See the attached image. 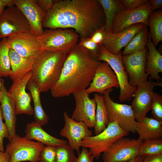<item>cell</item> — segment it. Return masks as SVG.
Returning a JSON list of instances; mask_svg holds the SVG:
<instances>
[{"instance_id": "f35d334b", "label": "cell", "mask_w": 162, "mask_h": 162, "mask_svg": "<svg viewBox=\"0 0 162 162\" xmlns=\"http://www.w3.org/2000/svg\"><path fill=\"white\" fill-rule=\"evenodd\" d=\"M78 154L74 162H94V158L86 148L82 147L81 152Z\"/></svg>"}, {"instance_id": "f546056e", "label": "cell", "mask_w": 162, "mask_h": 162, "mask_svg": "<svg viewBox=\"0 0 162 162\" xmlns=\"http://www.w3.org/2000/svg\"><path fill=\"white\" fill-rule=\"evenodd\" d=\"M102 8L105 17V30L111 32L115 15L124 9L120 0H98Z\"/></svg>"}, {"instance_id": "4dcf8cb0", "label": "cell", "mask_w": 162, "mask_h": 162, "mask_svg": "<svg viewBox=\"0 0 162 162\" xmlns=\"http://www.w3.org/2000/svg\"><path fill=\"white\" fill-rule=\"evenodd\" d=\"M9 50L7 38L2 39L0 41V81L2 77L10 76L11 73Z\"/></svg>"}, {"instance_id": "f1b7e54d", "label": "cell", "mask_w": 162, "mask_h": 162, "mask_svg": "<svg viewBox=\"0 0 162 162\" xmlns=\"http://www.w3.org/2000/svg\"><path fill=\"white\" fill-rule=\"evenodd\" d=\"M94 98L96 103L95 124L94 128L96 135L104 130L107 127L109 122L103 95L95 93Z\"/></svg>"}, {"instance_id": "4316f807", "label": "cell", "mask_w": 162, "mask_h": 162, "mask_svg": "<svg viewBox=\"0 0 162 162\" xmlns=\"http://www.w3.org/2000/svg\"><path fill=\"white\" fill-rule=\"evenodd\" d=\"M150 29L152 41L156 46L162 41V10L152 11L148 16L147 26Z\"/></svg>"}, {"instance_id": "7c38bea8", "label": "cell", "mask_w": 162, "mask_h": 162, "mask_svg": "<svg viewBox=\"0 0 162 162\" xmlns=\"http://www.w3.org/2000/svg\"><path fill=\"white\" fill-rule=\"evenodd\" d=\"M152 12L149 2L136 8L121 10L114 17L111 32L117 33L138 23L147 26L148 18Z\"/></svg>"}, {"instance_id": "ffe728a7", "label": "cell", "mask_w": 162, "mask_h": 162, "mask_svg": "<svg viewBox=\"0 0 162 162\" xmlns=\"http://www.w3.org/2000/svg\"><path fill=\"white\" fill-rule=\"evenodd\" d=\"M145 26L142 23L132 26L117 33L104 31L103 45L109 52L117 54L129 42L135 34Z\"/></svg>"}, {"instance_id": "484cf974", "label": "cell", "mask_w": 162, "mask_h": 162, "mask_svg": "<svg viewBox=\"0 0 162 162\" xmlns=\"http://www.w3.org/2000/svg\"><path fill=\"white\" fill-rule=\"evenodd\" d=\"M26 88L30 91L33 99L35 121L42 126L46 125L49 121V117L42 107L40 99V92L39 88L31 79L28 82Z\"/></svg>"}, {"instance_id": "3957f363", "label": "cell", "mask_w": 162, "mask_h": 162, "mask_svg": "<svg viewBox=\"0 0 162 162\" xmlns=\"http://www.w3.org/2000/svg\"><path fill=\"white\" fill-rule=\"evenodd\" d=\"M68 53L42 50L34 58L31 79L40 92L50 90L56 83Z\"/></svg>"}, {"instance_id": "7bdbcfd3", "label": "cell", "mask_w": 162, "mask_h": 162, "mask_svg": "<svg viewBox=\"0 0 162 162\" xmlns=\"http://www.w3.org/2000/svg\"><path fill=\"white\" fill-rule=\"evenodd\" d=\"M14 5L13 0H0V15L3 12L6 7Z\"/></svg>"}, {"instance_id": "cb8c5ba5", "label": "cell", "mask_w": 162, "mask_h": 162, "mask_svg": "<svg viewBox=\"0 0 162 162\" xmlns=\"http://www.w3.org/2000/svg\"><path fill=\"white\" fill-rule=\"evenodd\" d=\"M9 55L11 69L9 77L13 81L22 78L32 71L34 58L23 57L10 48Z\"/></svg>"}, {"instance_id": "52a82bcc", "label": "cell", "mask_w": 162, "mask_h": 162, "mask_svg": "<svg viewBox=\"0 0 162 162\" xmlns=\"http://www.w3.org/2000/svg\"><path fill=\"white\" fill-rule=\"evenodd\" d=\"M43 144L21 137L16 134L7 144L5 152L9 156L10 162L29 161L38 162Z\"/></svg>"}, {"instance_id": "e575fe53", "label": "cell", "mask_w": 162, "mask_h": 162, "mask_svg": "<svg viewBox=\"0 0 162 162\" xmlns=\"http://www.w3.org/2000/svg\"><path fill=\"white\" fill-rule=\"evenodd\" d=\"M56 146H44L40 152L39 162H56Z\"/></svg>"}, {"instance_id": "8d00e7d4", "label": "cell", "mask_w": 162, "mask_h": 162, "mask_svg": "<svg viewBox=\"0 0 162 162\" xmlns=\"http://www.w3.org/2000/svg\"><path fill=\"white\" fill-rule=\"evenodd\" d=\"M3 118L2 110L0 105V151L4 152L3 141L6 138L9 140L10 139L9 134L7 127L3 122Z\"/></svg>"}, {"instance_id": "7402d4cb", "label": "cell", "mask_w": 162, "mask_h": 162, "mask_svg": "<svg viewBox=\"0 0 162 162\" xmlns=\"http://www.w3.org/2000/svg\"><path fill=\"white\" fill-rule=\"evenodd\" d=\"M25 137L29 140H35L46 146H55L68 144L65 140L57 138L48 134L42 128V126L36 122L28 123L25 130Z\"/></svg>"}, {"instance_id": "2e32d148", "label": "cell", "mask_w": 162, "mask_h": 162, "mask_svg": "<svg viewBox=\"0 0 162 162\" xmlns=\"http://www.w3.org/2000/svg\"><path fill=\"white\" fill-rule=\"evenodd\" d=\"M8 45L20 56L34 58L42 49L36 36L30 32H21L7 38Z\"/></svg>"}, {"instance_id": "ac0fdd59", "label": "cell", "mask_w": 162, "mask_h": 162, "mask_svg": "<svg viewBox=\"0 0 162 162\" xmlns=\"http://www.w3.org/2000/svg\"><path fill=\"white\" fill-rule=\"evenodd\" d=\"M114 87L119 88L115 74L107 63L100 62L92 82L86 89V91L89 94L94 92L103 94L106 90Z\"/></svg>"}, {"instance_id": "8992f818", "label": "cell", "mask_w": 162, "mask_h": 162, "mask_svg": "<svg viewBox=\"0 0 162 162\" xmlns=\"http://www.w3.org/2000/svg\"><path fill=\"white\" fill-rule=\"evenodd\" d=\"M36 38L42 50L68 53L78 43L79 37L73 29L55 28L44 30Z\"/></svg>"}, {"instance_id": "d4e9b609", "label": "cell", "mask_w": 162, "mask_h": 162, "mask_svg": "<svg viewBox=\"0 0 162 162\" xmlns=\"http://www.w3.org/2000/svg\"><path fill=\"white\" fill-rule=\"evenodd\" d=\"M136 132L142 141L162 138V123L152 117L146 116L142 121L137 122Z\"/></svg>"}, {"instance_id": "60d3db41", "label": "cell", "mask_w": 162, "mask_h": 162, "mask_svg": "<svg viewBox=\"0 0 162 162\" xmlns=\"http://www.w3.org/2000/svg\"><path fill=\"white\" fill-rule=\"evenodd\" d=\"M104 30L105 27L104 26L95 31L90 37L93 42L100 46L102 44Z\"/></svg>"}, {"instance_id": "9a60e30c", "label": "cell", "mask_w": 162, "mask_h": 162, "mask_svg": "<svg viewBox=\"0 0 162 162\" xmlns=\"http://www.w3.org/2000/svg\"><path fill=\"white\" fill-rule=\"evenodd\" d=\"M162 83L147 81L138 86L131 105L137 122L142 121L151 110L155 87Z\"/></svg>"}, {"instance_id": "5b68a950", "label": "cell", "mask_w": 162, "mask_h": 162, "mask_svg": "<svg viewBox=\"0 0 162 162\" xmlns=\"http://www.w3.org/2000/svg\"><path fill=\"white\" fill-rule=\"evenodd\" d=\"M129 133L122 129L116 122L109 123L100 134L84 138L81 147L88 148L94 158L98 159L102 153L118 139L127 136Z\"/></svg>"}, {"instance_id": "1f68e13d", "label": "cell", "mask_w": 162, "mask_h": 162, "mask_svg": "<svg viewBox=\"0 0 162 162\" xmlns=\"http://www.w3.org/2000/svg\"><path fill=\"white\" fill-rule=\"evenodd\" d=\"M162 154V138L142 141L139 148V155L144 157Z\"/></svg>"}, {"instance_id": "30bf717a", "label": "cell", "mask_w": 162, "mask_h": 162, "mask_svg": "<svg viewBox=\"0 0 162 162\" xmlns=\"http://www.w3.org/2000/svg\"><path fill=\"white\" fill-rule=\"evenodd\" d=\"M25 32L31 30L23 14L14 5L7 7L0 15V39Z\"/></svg>"}, {"instance_id": "83f0119b", "label": "cell", "mask_w": 162, "mask_h": 162, "mask_svg": "<svg viewBox=\"0 0 162 162\" xmlns=\"http://www.w3.org/2000/svg\"><path fill=\"white\" fill-rule=\"evenodd\" d=\"M149 32L145 26L135 34L122 52V55H129L143 50L146 46Z\"/></svg>"}, {"instance_id": "f6af8a7d", "label": "cell", "mask_w": 162, "mask_h": 162, "mask_svg": "<svg viewBox=\"0 0 162 162\" xmlns=\"http://www.w3.org/2000/svg\"><path fill=\"white\" fill-rule=\"evenodd\" d=\"M9 155L5 152L0 151V162H10Z\"/></svg>"}, {"instance_id": "b9f144b4", "label": "cell", "mask_w": 162, "mask_h": 162, "mask_svg": "<svg viewBox=\"0 0 162 162\" xmlns=\"http://www.w3.org/2000/svg\"><path fill=\"white\" fill-rule=\"evenodd\" d=\"M142 162H162V154L144 157Z\"/></svg>"}, {"instance_id": "7dc6e473", "label": "cell", "mask_w": 162, "mask_h": 162, "mask_svg": "<svg viewBox=\"0 0 162 162\" xmlns=\"http://www.w3.org/2000/svg\"><path fill=\"white\" fill-rule=\"evenodd\" d=\"M2 99V93L0 89V102L1 101Z\"/></svg>"}, {"instance_id": "ba28073f", "label": "cell", "mask_w": 162, "mask_h": 162, "mask_svg": "<svg viewBox=\"0 0 162 162\" xmlns=\"http://www.w3.org/2000/svg\"><path fill=\"white\" fill-rule=\"evenodd\" d=\"M113 90L112 88L108 89L103 95L108 122H116L122 129L129 133H136L137 122L131 106L114 101L110 96Z\"/></svg>"}, {"instance_id": "d6986e66", "label": "cell", "mask_w": 162, "mask_h": 162, "mask_svg": "<svg viewBox=\"0 0 162 162\" xmlns=\"http://www.w3.org/2000/svg\"><path fill=\"white\" fill-rule=\"evenodd\" d=\"M14 5L21 11L29 25L31 33L36 37L44 32L43 23L46 14L38 6L34 0H13Z\"/></svg>"}, {"instance_id": "836d02e7", "label": "cell", "mask_w": 162, "mask_h": 162, "mask_svg": "<svg viewBox=\"0 0 162 162\" xmlns=\"http://www.w3.org/2000/svg\"><path fill=\"white\" fill-rule=\"evenodd\" d=\"M151 110L152 117L162 123V95L153 92Z\"/></svg>"}, {"instance_id": "ab89813d", "label": "cell", "mask_w": 162, "mask_h": 162, "mask_svg": "<svg viewBox=\"0 0 162 162\" xmlns=\"http://www.w3.org/2000/svg\"><path fill=\"white\" fill-rule=\"evenodd\" d=\"M38 6L46 14L53 8L57 0H34Z\"/></svg>"}, {"instance_id": "603a6c76", "label": "cell", "mask_w": 162, "mask_h": 162, "mask_svg": "<svg viewBox=\"0 0 162 162\" xmlns=\"http://www.w3.org/2000/svg\"><path fill=\"white\" fill-rule=\"evenodd\" d=\"M148 52L145 71L151 79L155 80L160 82L161 78L159 74L162 72V56L152 43L149 34L146 45Z\"/></svg>"}, {"instance_id": "d590c367", "label": "cell", "mask_w": 162, "mask_h": 162, "mask_svg": "<svg viewBox=\"0 0 162 162\" xmlns=\"http://www.w3.org/2000/svg\"><path fill=\"white\" fill-rule=\"evenodd\" d=\"M78 44L89 50L95 57L99 51L100 46L93 42L90 37L80 39Z\"/></svg>"}, {"instance_id": "c3c4849f", "label": "cell", "mask_w": 162, "mask_h": 162, "mask_svg": "<svg viewBox=\"0 0 162 162\" xmlns=\"http://www.w3.org/2000/svg\"><path fill=\"white\" fill-rule=\"evenodd\" d=\"M2 80L0 81V89H1V85H2Z\"/></svg>"}, {"instance_id": "e0dca14e", "label": "cell", "mask_w": 162, "mask_h": 162, "mask_svg": "<svg viewBox=\"0 0 162 162\" xmlns=\"http://www.w3.org/2000/svg\"><path fill=\"white\" fill-rule=\"evenodd\" d=\"M65 124L61 130L60 135L66 138L68 144L79 154L82 140L85 137L92 136V132L82 122H78L69 117L67 112L63 113Z\"/></svg>"}, {"instance_id": "9c48e42d", "label": "cell", "mask_w": 162, "mask_h": 162, "mask_svg": "<svg viewBox=\"0 0 162 162\" xmlns=\"http://www.w3.org/2000/svg\"><path fill=\"white\" fill-rule=\"evenodd\" d=\"M142 141L137 139L122 137L115 142L102 154L103 162H124L139 155Z\"/></svg>"}, {"instance_id": "8fae6325", "label": "cell", "mask_w": 162, "mask_h": 162, "mask_svg": "<svg viewBox=\"0 0 162 162\" xmlns=\"http://www.w3.org/2000/svg\"><path fill=\"white\" fill-rule=\"evenodd\" d=\"M148 49L129 55H122V61L128 76L130 85L137 87L147 81L148 75L145 71Z\"/></svg>"}, {"instance_id": "ee69618b", "label": "cell", "mask_w": 162, "mask_h": 162, "mask_svg": "<svg viewBox=\"0 0 162 162\" xmlns=\"http://www.w3.org/2000/svg\"><path fill=\"white\" fill-rule=\"evenodd\" d=\"M149 2L152 11H155L162 7V0H150Z\"/></svg>"}, {"instance_id": "74e56055", "label": "cell", "mask_w": 162, "mask_h": 162, "mask_svg": "<svg viewBox=\"0 0 162 162\" xmlns=\"http://www.w3.org/2000/svg\"><path fill=\"white\" fill-rule=\"evenodd\" d=\"M125 9H133L145 5L149 2L148 0H120Z\"/></svg>"}, {"instance_id": "7a4b0ae2", "label": "cell", "mask_w": 162, "mask_h": 162, "mask_svg": "<svg viewBox=\"0 0 162 162\" xmlns=\"http://www.w3.org/2000/svg\"><path fill=\"white\" fill-rule=\"evenodd\" d=\"M99 62L89 50L78 43L68 53L59 78L50 90L52 95L63 97L86 89Z\"/></svg>"}, {"instance_id": "6da1fadb", "label": "cell", "mask_w": 162, "mask_h": 162, "mask_svg": "<svg viewBox=\"0 0 162 162\" xmlns=\"http://www.w3.org/2000/svg\"><path fill=\"white\" fill-rule=\"evenodd\" d=\"M105 17L98 0H57L46 13L43 27L71 28L80 39L89 38L104 26Z\"/></svg>"}, {"instance_id": "277c9868", "label": "cell", "mask_w": 162, "mask_h": 162, "mask_svg": "<svg viewBox=\"0 0 162 162\" xmlns=\"http://www.w3.org/2000/svg\"><path fill=\"white\" fill-rule=\"evenodd\" d=\"M122 56L121 51L117 54H112L101 45L96 57L100 62L107 63L114 72L120 89L119 100L124 102L129 101L134 97L137 87H132L129 84L128 76L122 64Z\"/></svg>"}, {"instance_id": "5bb4252c", "label": "cell", "mask_w": 162, "mask_h": 162, "mask_svg": "<svg viewBox=\"0 0 162 162\" xmlns=\"http://www.w3.org/2000/svg\"><path fill=\"white\" fill-rule=\"evenodd\" d=\"M32 76L31 71L22 78L13 81L8 91L14 101L16 115L22 114L30 116L34 115V108L31 104V94L26 91L27 84Z\"/></svg>"}, {"instance_id": "d6a6232c", "label": "cell", "mask_w": 162, "mask_h": 162, "mask_svg": "<svg viewBox=\"0 0 162 162\" xmlns=\"http://www.w3.org/2000/svg\"><path fill=\"white\" fill-rule=\"evenodd\" d=\"M74 150L68 144L56 147V162H74Z\"/></svg>"}, {"instance_id": "44dd1931", "label": "cell", "mask_w": 162, "mask_h": 162, "mask_svg": "<svg viewBox=\"0 0 162 162\" xmlns=\"http://www.w3.org/2000/svg\"><path fill=\"white\" fill-rule=\"evenodd\" d=\"M0 90L2 93L0 106L4 123L9 134L10 141L16 134V115L15 104L4 86L3 79Z\"/></svg>"}, {"instance_id": "4fadbf2b", "label": "cell", "mask_w": 162, "mask_h": 162, "mask_svg": "<svg viewBox=\"0 0 162 162\" xmlns=\"http://www.w3.org/2000/svg\"><path fill=\"white\" fill-rule=\"evenodd\" d=\"M75 107L71 118L78 122H82L88 128H94L95 124L96 103L94 98L91 99L86 89L73 94Z\"/></svg>"}, {"instance_id": "bcb514c9", "label": "cell", "mask_w": 162, "mask_h": 162, "mask_svg": "<svg viewBox=\"0 0 162 162\" xmlns=\"http://www.w3.org/2000/svg\"><path fill=\"white\" fill-rule=\"evenodd\" d=\"M144 157L138 155L132 160L124 162H142Z\"/></svg>"}]
</instances>
